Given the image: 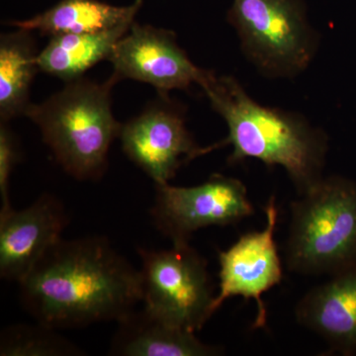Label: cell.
<instances>
[{
  "mask_svg": "<svg viewBox=\"0 0 356 356\" xmlns=\"http://www.w3.org/2000/svg\"><path fill=\"white\" fill-rule=\"evenodd\" d=\"M185 110L170 96L122 124L118 139L124 154L154 184H170L178 170L206 154L186 127Z\"/></svg>",
  "mask_w": 356,
  "mask_h": 356,
  "instance_id": "8",
  "label": "cell"
},
{
  "mask_svg": "<svg viewBox=\"0 0 356 356\" xmlns=\"http://www.w3.org/2000/svg\"><path fill=\"white\" fill-rule=\"evenodd\" d=\"M109 353L119 356H217L222 350L202 343L195 332L173 327L142 308L119 321Z\"/></svg>",
  "mask_w": 356,
  "mask_h": 356,
  "instance_id": "13",
  "label": "cell"
},
{
  "mask_svg": "<svg viewBox=\"0 0 356 356\" xmlns=\"http://www.w3.org/2000/svg\"><path fill=\"white\" fill-rule=\"evenodd\" d=\"M295 317L332 350L343 355L356 351V264L330 276L299 300Z\"/></svg>",
  "mask_w": 356,
  "mask_h": 356,
  "instance_id": "12",
  "label": "cell"
},
{
  "mask_svg": "<svg viewBox=\"0 0 356 356\" xmlns=\"http://www.w3.org/2000/svg\"><path fill=\"white\" fill-rule=\"evenodd\" d=\"M227 20L243 55L269 79H293L308 69L318 48L305 0H233Z\"/></svg>",
  "mask_w": 356,
  "mask_h": 356,
  "instance_id": "5",
  "label": "cell"
},
{
  "mask_svg": "<svg viewBox=\"0 0 356 356\" xmlns=\"http://www.w3.org/2000/svg\"><path fill=\"white\" fill-rule=\"evenodd\" d=\"M264 212V229L241 236L233 245L219 252L220 291L213 303L215 313L232 297L254 300L257 308L252 325L254 330L264 329L267 324V309L262 296L283 278L282 262L275 242L278 221L275 196L268 199Z\"/></svg>",
  "mask_w": 356,
  "mask_h": 356,
  "instance_id": "10",
  "label": "cell"
},
{
  "mask_svg": "<svg viewBox=\"0 0 356 356\" xmlns=\"http://www.w3.org/2000/svg\"><path fill=\"white\" fill-rule=\"evenodd\" d=\"M36 322L56 330L118 323L142 302V274L106 238H60L20 281Z\"/></svg>",
  "mask_w": 356,
  "mask_h": 356,
  "instance_id": "1",
  "label": "cell"
},
{
  "mask_svg": "<svg viewBox=\"0 0 356 356\" xmlns=\"http://www.w3.org/2000/svg\"><path fill=\"white\" fill-rule=\"evenodd\" d=\"M286 264L291 273L334 275L356 264V181L324 177L290 204Z\"/></svg>",
  "mask_w": 356,
  "mask_h": 356,
  "instance_id": "4",
  "label": "cell"
},
{
  "mask_svg": "<svg viewBox=\"0 0 356 356\" xmlns=\"http://www.w3.org/2000/svg\"><path fill=\"white\" fill-rule=\"evenodd\" d=\"M67 225L64 204L50 193L25 209L0 213V276L19 283L62 238Z\"/></svg>",
  "mask_w": 356,
  "mask_h": 356,
  "instance_id": "11",
  "label": "cell"
},
{
  "mask_svg": "<svg viewBox=\"0 0 356 356\" xmlns=\"http://www.w3.org/2000/svg\"><path fill=\"white\" fill-rule=\"evenodd\" d=\"M154 186L152 219L173 245L188 243L199 229L236 225L254 214L247 187L238 178L215 173L194 186Z\"/></svg>",
  "mask_w": 356,
  "mask_h": 356,
  "instance_id": "7",
  "label": "cell"
},
{
  "mask_svg": "<svg viewBox=\"0 0 356 356\" xmlns=\"http://www.w3.org/2000/svg\"><path fill=\"white\" fill-rule=\"evenodd\" d=\"M108 62L113 74L154 86L159 96L170 91L187 90L193 84L202 88L212 76L189 58L170 30L134 22L115 46Z\"/></svg>",
  "mask_w": 356,
  "mask_h": 356,
  "instance_id": "9",
  "label": "cell"
},
{
  "mask_svg": "<svg viewBox=\"0 0 356 356\" xmlns=\"http://www.w3.org/2000/svg\"><path fill=\"white\" fill-rule=\"evenodd\" d=\"M130 25L106 31L64 34L50 37L39 51L40 72L62 79L65 83L84 76L86 72L102 60H108L119 40Z\"/></svg>",
  "mask_w": 356,
  "mask_h": 356,
  "instance_id": "15",
  "label": "cell"
},
{
  "mask_svg": "<svg viewBox=\"0 0 356 356\" xmlns=\"http://www.w3.org/2000/svg\"><path fill=\"white\" fill-rule=\"evenodd\" d=\"M146 309L154 317L191 332L212 317L214 287L207 262L188 243L165 250L138 248Z\"/></svg>",
  "mask_w": 356,
  "mask_h": 356,
  "instance_id": "6",
  "label": "cell"
},
{
  "mask_svg": "<svg viewBox=\"0 0 356 356\" xmlns=\"http://www.w3.org/2000/svg\"><path fill=\"white\" fill-rule=\"evenodd\" d=\"M57 330L37 322L7 327L0 336L1 356H79L81 348L58 334Z\"/></svg>",
  "mask_w": 356,
  "mask_h": 356,
  "instance_id": "17",
  "label": "cell"
},
{
  "mask_svg": "<svg viewBox=\"0 0 356 356\" xmlns=\"http://www.w3.org/2000/svg\"><path fill=\"white\" fill-rule=\"evenodd\" d=\"M115 74L104 83L81 77L41 103H31L25 117L36 124L44 144L74 179H100L108 168L110 147L122 124L112 112Z\"/></svg>",
  "mask_w": 356,
  "mask_h": 356,
  "instance_id": "3",
  "label": "cell"
},
{
  "mask_svg": "<svg viewBox=\"0 0 356 356\" xmlns=\"http://www.w3.org/2000/svg\"><path fill=\"white\" fill-rule=\"evenodd\" d=\"M31 33L18 29L0 37V118L4 123L25 116L31 104L30 90L40 70Z\"/></svg>",
  "mask_w": 356,
  "mask_h": 356,
  "instance_id": "16",
  "label": "cell"
},
{
  "mask_svg": "<svg viewBox=\"0 0 356 356\" xmlns=\"http://www.w3.org/2000/svg\"><path fill=\"white\" fill-rule=\"evenodd\" d=\"M201 88L228 127L224 140L206 147L207 154L232 146L229 165L252 159L268 166H281L298 196L323 179L330 149L323 129L312 125L302 115L255 102L231 76L213 72Z\"/></svg>",
  "mask_w": 356,
  "mask_h": 356,
  "instance_id": "2",
  "label": "cell"
},
{
  "mask_svg": "<svg viewBox=\"0 0 356 356\" xmlns=\"http://www.w3.org/2000/svg\"><path fill=\"white\" fill-rule=\"evenodd\" d=\"M20 159L19 147L15 136L7 127L6 123L0 125V213L7 212L13 208L9 199V185L14 168Z\"/></svg>",
  "mask_w": 356,
  "mask_h": 356,
  "instance_id": "18",
  "label": "cell"
},
{
  "mask_svg": "<svg viewBox=\"0 0 356 356\" xmlns=\"http://www.w3.org/2000/svg\"><path fill=\"white\" fill-rule=\"evenodd\" d=\"M143 0L117 6L102 0H60L43 13L24 20L11 21L17 29L46 36L106 31L135 22Z\"/></svg>",
  "mask_w": 356,
  "mask_h": 356,
  "instance_id": "14",
  "label": "cell"
}]
</instances>
